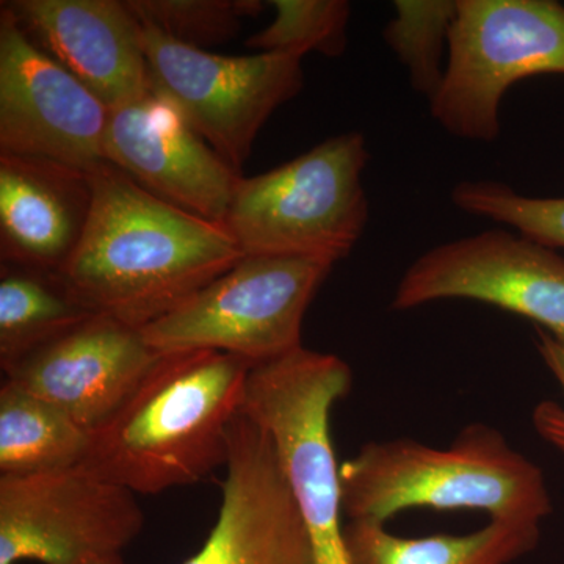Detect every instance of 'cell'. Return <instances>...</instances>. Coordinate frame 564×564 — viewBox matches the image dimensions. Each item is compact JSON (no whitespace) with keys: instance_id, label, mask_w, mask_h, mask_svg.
Listing matches in <instances>:
<instances>
[{"instance_id":"cell-1","label":"cell","mask_w":564,"mask_h":564,"mask_svg":"<svg viewBox=\"0 0 564 564\" xmlns=\"http://www.w3.org/2000/svg\"><path fill=\"white\" fill-rule=\"evenodd\" d=\"M76 251L58 272L91 314L143 329L243 258L223 225L163 202L106 163Z\"/></svg>"},{"instance_id":"cell-2","label":"cell","mask_w":564,"mask_h":564,"mask_svg":"<svg viewBox=\"0 0 564 564\" xmlns=\"http://www.w3.org/2000/svg\"><path fill=\"white\" fill-rule=\"evenodd\" d=\"M252 366L212 350L161 355L135 391L93 430L79 464L133 494H161L206 480L229 458Z\"/></svg>"},{"instance_id":"cell-3","label":"cell","mask_w":564,"mask_h":564,"mask_svg":"<svg viewBox=\"0 0 564 564\" xmlns=\"http://www.w3.org/2000/svg\"><path fill=\"white\" fill-rule=\"evenodd\" d=\"M344 518L388 521L413 508L480 511L489 521L541 525L552 513L543 470L486 423L464 426L454 443L372 441L339 466Z\"/></svg>"},{"instance_id":"cell-4","label":"cell","mask_w":564,"mask_h":564,"mask_svg":"<svg viewBox=\"0 0 564 564\" xmlns=\"http://www.w3.org/2000/svg\"><path fill=\"white\" fill-rule=\"evenodd\" d=\"M362 132L329 137L284 165L240 177L225 228L243 256L336 265L355 250L370 217Z\"/></svg>"},{"instance_id":"cell-5","label":"cell","mask_w":564,"mask_h":564,"mask_svg":"<svg viewBox=\"0 0 564 564\" xmlns=\"http://www.w3.org/2000/svg\"><path fill=\"white\" fill-rule=\"evenodd\" d=\"M351 383L350 366L339 356L300 347L252 367L240 406L276 445L317 564H348L332 414Z\"/></svg>"},{"instance_id":"cell-6","label":"cell","mask_w":564,"mask_h":564,"mask_svg":"<svg viewBox=\"0 0 564 564\" xmlns=\"http://www.w3.org/2000/svg\"><path fill=\"white\" fill-rule=\"evenodd\" d=\"M564 76V6L555 0H456L433 120L456 139H499L500 106L518 82Z\"/></svg>"},{"instance_id":"cell-7","label":"cell","mask_w":564,"mask_h":564,"mask_svg":"<svg viewBox=\"0 0 564 564\" xmlns=\"http://www.w3.org/2000/svg\"><path fill=\"white\" fill-rule=\"evenodd\" d=\"M332 272L306 259L243 256L141 333L161 355L212 350L261 366L303 347L304 315Z\"/></svg>"},{"instance_id":"cell-8","label":"cell","mask_w":564,"mask_h":564,"mask_svg":"<svg viewBox=\"0 0 564 564\" xmlns=\"http://www.w3.org/2000/svg\"><path fill=\"white\" fill-rule=\"evenodd\" d=\"M141 46L152 87L169 96L239 174L263 124L304 85L303 58L295 55L228 57L184 46L143 25Z\"/></svg>"},{"instance_id":"cell-9","label":"cell","mask_w":564,"mask_h":564,"mask_svg":"<svg viewBox=\"0 0 564 564\" xmlns=\"http://www.w3.org/2000/svg\"><path fill=\"white\" fill-rule=\"evenodd\" d=\"M135 496L79 466L0 475V564H88L122 555L144 527Z\"/></svg>"},{"instance_id":"cell-10","label":"cell","mask_w":564,"mask_h":564,"mask_svg":"<svg viewBox=\"0 0 564 564\" xmlns=\"http://www.w3.org/2000/svg\"><path fill=\"white\" fill-rule=\"evenodd\" d=\"M470 300L521 315L564 347V258L513 229L436 245L400 278L391 310Z\"/></svg>"},{"instance_id":"cell-11","label":"cell","mask_w":564,"mask_h":564,"mask_svg":"<svg viewBox=\"0 0 564 564\" xmlns=\"http://www.w3.org/2000/svg\"><path fill=\"white\" fill-rule=\"evenodd\" d=\"M110 109L0 7V154L95 173L106 165Z\"/></svg>"},{"instance_id":"cell-12","label":"cell","mask_w":564,"mask_h":564,"mask_svg":"<svg viewBox=\"0 0 564 564\" xmlns=\"http://www.w3.org/2000/svg\"><path fill=\"white\" fill-rule=\"evenodd\" d=\"M184 564H317L276 445L242 413L229 429L217 521Z\"/></svg>"},{"instance_id":"cell-13","label":"cell","mask_w":564,"mask_h":564,"mask_svg":"<svg viewBox=\"0 0 564 564\" xmlns=\"http://www.w3.org/2000/svg\"><path fill=\"white\" fill-rule=\"evenodd\" d=\"M104 154L151 195L225 226L239 174L162 91L110 110Z\"/></svg>"},{"instance_id":"cell-14","label":"cell","mask_w":564,"mask_h":564,"mask_svg":"<svg viewBox=\"0 0 564 564\" xmlns=\"http://www.w3.org/2000/svg\"><path fill=\"white\" fill-rule=\"evenodd\" d=\"M159 358L141 329L93 314L3 373L91 433L128 400Z\"/></svg>"},{"instance_id":"cell-15","label":"cell","mask_w":564,"mask_h":564,"mask_svg":"<svg viewBox=\"0 0 564 564\" xmlns=\"http://www.w3.org/2000/svg\"><path fill=\"white\" fill-rule=\"evenodd\" d=\"M22 31L110 110L151 88L141 25L120 0L2 2Z\"/></svg>"},{"instance_id":"cell-16","label":"cell","mask_w":564,"mask_h":564,"mask_svg":"<svg viewBox=\"0 0 564 564\" xmlns=\"http://www.w3.org/2000/svg\"><path fill=\"white\" fill-rule=\"evenodd\" d=\"M91 204V174L0 154V262L61 272L84 236Z\"/></svg>"},{"instance_id":"cell-17","label":"cell","mask_w":564,"mask_h":564,"mask_svg":"<svg viewBox=\"0 0 564 564\" xmlns=\"http://www.w3.org/2000/svg\"><path fill=\"white\" fill-rule=\"evenodd\" d=\"M541 525L489 521L474 532L404 538L384 522L348 521V564H511L536 549Z\"/></svg>"},{"instance_id":"cell-18","label":"cell","mask_w":564,"mask_h":564,"mask_svg":"<svg viewBox=\"0 0 564 564\" xmlns=\"http://www.w3.org/2000/svg\"><path fill=\"white\" fill-rule=\"evenodd\" d=\"M88 443L90 432L54 404L9 380L0 386V475L77 467Z\"/></svg>"},{"instance_id":"cell-19","label":"cell","mask_w":564,"mask_h":564,"mask_svg":"<svg viewBox=\"0 0 564 564\" xmlns=\"http://www.w3.org/2000/svg\"><path fill=\"white\" fill-rule=\"evenodd\" d=\"M61 274L28 267L0 265V367L57 339L91 317Z\"/></svg>"},{"instance_id":"cell-20","label":"cell","mask_w":564,"mask_h":564,"mask_svg":"<svg viewBox=\"0 0 564 564\" xmlns=\"http://www.w3.org/2000/svg\"><path fill=\"white\" fill-rule=\"evenodd\" d=\"M456 0H397L383 39L406 69L411 88L433 98L444 80Z\"/></svg>"},{"instance_id":"cell-21","label":"cell","mask_w":564,"mask_h":564,"mask_svg":"<svg viewBox=\"0 0 564 564\" xmlns=\"http://www.w3.org/2000/svg\"><path fill=\"white\" fill-rule=\"evenodd\" d=\"M274 20L247 40L258 52L304 57L318 52L337 58L348 47L351 6L345 0H273Z\"/></svg>"},{"instance_id":"cell-22","label":"cell","mask_w":564,"mask_h":564,"mask_svg":"<svg viewBox=\"0 0 564 564\" xmlns=\"http://www.w3.org/2000/svg\"><path fill=\"white\" fill-rule=\"evenodd\" d=\"M135 20L193 50L232 40L243 20L263 10L258 0H126Z\"/></svg>"},{"instance_id":"cell-23","label":"cell","mask_w":564,"mask_h":564,"mask_svg":"<svg viewBox=\"0 0 564 564\" xmlns=\"http://www.w3.org/2000/svg\"><path fill=\"white\" fill-rule=\"evenodd\" d=\"M451 199L458 210L499 223L552 250H564V196H529L503 182L481 180L458 182Z\"/></svg>"},{"instance_id":"cell-24","label":"cell","mask_w":564,"mask_h":564,"mask_svg":"<svg viewBox=\"0 0 564 564\" xmlns=\"http://www.w3.org/2000/svg\"><path fill=\"white\" fill-rule=\"evenodd\" d=\"M536 350L564 395V347L536 328ZM532 423L538 436L564 456V402L543 400L533 408Z\"/></svg>"},{"instance_id":"cell-25","label":"cell","mask_w":564,"mask_h":564,"mask_svg":"<svg viewBox=\"0 0 564 564\" xmlns=\"http://www.w3.org/2000/svg\"><path fill=\"white\" fill-rule=\"evenodd\" d=\"M88 564H126L124 560H122V555L118 556H109V558L98 560V562H93Z\"/></svg>"}]
</instances>
